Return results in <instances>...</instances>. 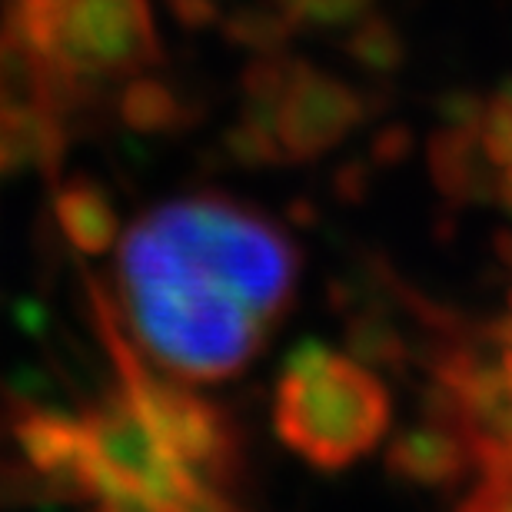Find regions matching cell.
<instances>
[{
    "label": "cell",
    "mask_w": 512,
    "mask_h": 512,
    "mask_svg": "<svg viewBox=\"0 0 512 512\" xmlns=\"http://www.w3.org/2000/svg\"><path fill=\"white\" fill-rule=\"evenodd\" d=\"M300 250L280 223L227 193L167 200L130 223L117 247V283H170L230 300L276 326L290 310Z\"/></svg>",
    "instance_id": "obj_1"
},
{
    "label": "cell",
    "mask_w": 512,
    "mask_h": 512,
    "mask_svg": "<svg viewBox=\"0 0 512 512\" xmlns=\"http://www.w3.org/2000/svg\"><path fill=\"white\" fill-rule=\"evenodd\" d=\"M393 406L383 380L360 360L303 340L276 380L273 429L296 456L323 473L360 463L386 436Z\"/></svg>",
    "instance_id": "obj_2"
},
{
    "label": "cell",
    "mask_w": 512,
    "mask_h": 512,
    "mask_svg": "<svg viewBox=\"0 0 512 512\" xmlns=\"http://www.w3.org/2000/svg\"><path fill=\"white\" fill-rule=\"evenodd\" d=\"M87 286L97 336L117 370V389L127 396L133 413L193 473L223 489H233L240 483L243 446L240 429L230 413L187 389L183 380L153 370V363L140 353V346L127 333L114 300L107 296L100 280L87 276Z\"/></svg>",
    "instance_id": "obj_3"
},
{
    "label": "cell",
    "mask_w": 512,
    "mask_h": 512,
    "mask_svg": "<svg viewBox=\"0 0 512 512\" xmlns=\"http://www.w3.org/2000/svg\"><path fill=\"white\" fill-rule=\"evenodd\" d=\"M160 60V34L147 0H67L47 64L74 107L90 90L130 80Z\"/></svg>",
    "instance_id": "obj_4"
},
{
    "label": "cell",
    "mask_w": 512,
    "mask_h": 512,
    "mask_svg": "<svg viewBox=\"0 0 512 512\" xmlns=\"http://www.w3.org/2000/svg\"><path fill=\"white\" fill-rule=\"evenodd\" d=\"M350 120L353 100L343 87L323 77L300 80L296 87H286L276 110V143L293 160L316 157L350 130Z\"/></svg>",
    "instance_id": "obj_5"
},
{
    "label": "cell",
    "mask_w": 512,
    "mask_h": 512,
    "mask_svg": "<svg viewBox=\"0 0 512 512\" xmlns=\"http://www.w3.org/2000/svg\"><path fill=\"white\" fill-rule=\"evenodd\" d=\"M386 469L403 483L439 489L459 483L469 469H476V459L466 436L449 419L429 413L426 423L403 429L389 443Z\"/></svg>",
    "instance_id": "obj_6"
},
{
    "label": "cell",
    "mask_w": 512,
    "mask_h": 512,
    "mask_svg": "<svg viewBox=\"0 0 512 512\" xmlns=\"http://www.w3.org/2000/svg\"><path fill=\"white\" fill-rule=\"evenodd\" d=\"M54 217L67 243L84 256H104L120 237V217L107 190L94 180H70L57 190Z\"/></svg>",
    "instance_id": "obj_7"
},
{
    "label": "cell",
    "mask_w": 512,
    "mask_h": 512,
    "mask_svg": "<svg viewBox=\"0 0 512 512\" xmlns=\"http://www.w3.org/2000/svg\"><path fill=\"white\" fill-rule=\"evenodd\" d=\"M120 120L137 133H170L187 124V104L160 77H130L117 97Z\"/></svg>",
    "instance_id": "obj_8"
},
{
    "label": "cell",
    "mask_w": 512,
    "mask_h": 512,
    "mask_svg": "<svg viewBox=\"0 0 512 512\" xmlns=\"http://www.w3.org/2000/svg\"><path fill=\"white\" fill-rule=\"evenodd\" d=\"M223 34L240 47L273 50L276 40L283 37V20L266 14V10H240V14L223 20Z\"/></svg>",
    "instance_id": "obj_9"
},
{
    "label": "cell",
    "mask_w": 512,
    "mask_h": 512,
    "mask_svg": "<svg viewBox=\"0 0 512 512\" xmlns=\"http://www.w3.org/2000/svg\"><path fill=\"white\" fill-rule=\"evenodd\" d=\"M476 486L459 512H512V466L476 469Z\"/></svg>",
    "instance_id": "obj_10"
},
{
    "label": "cell",
    "mask_w": 512,
    "mask_h": 512,
    "mask_svg": "<svg viewBox=\"0 0 512 512\" xmlns=\"http://www.w3.org/2000/svg\"><path fill=\"white\" fill-rule=\"evenodd\" d=\"M486 147H489V160H493L499 167V173H503L506 197L512 200V107H506L496 124L489 127Z\"/></svg>",
    "instance_id": "obj_11"
},
{
    "label": "cell",
    "mask_w": 512,
    "mask_h": 512,
    "mask_svg": "<svg viewBox=\"0 0 512 512\" xmlns=\"http://www.w3.org/2000/svg\"><path fill=\"white\" fill-rule=\"evenodd\" d=\"M177 512H243V509L230 499V489L210 483V479H197L187 499L177 506Z\"/></svg>",
    "instance_id": "obj_12"
},
{
    "label": "cell",
    "mask_w": 512,
    "mask_h": 512,
    "mask_svg": "<svg viewBox=\"0 0 512 512\" xmlns=\"http://www.w3.org/2000/svg\"><path fill=\"white\" fill-rule=\"evenodd\" d=\"M170 14L177 17V24L200 30L217 20V0H170Z\"/></svg>",
    "instance_id": "obj_13"
}]
</instances>
